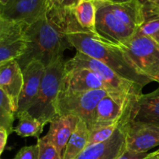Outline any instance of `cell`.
<instances>
[{
    "instance_id": "1",
    "label": "cell",
    "mask_w": 159,
    "mask_h": 159,
    "mask_svg": "<svg viewBox=\"0 0 159 159\" xmlns=\"http://www.w3.org/2000/svg\"><path fill=\"white\" fill-rule=\"evenodd\" d=\"M85 30L79 25L73 9L62 7L50 1L45 13L26 29L27 48L17 59L22 70L32 60L48 67L63 57L66 49L72 48L68 39L70 33Z\"/></svg>"
},
{
    "instance_id": "2",
    "label": "cell",
    "mask_w": 159,
    "mask_h": 159,
    "mask_svg": "<svg viewBox=\"0 0 159 159\" xmlns=\"http://www.w3.org/2000/svg\"><path fill=\"white\" fill-rule=\"evenodd\" d=\"M68 39L76 51L102 62L124 79L143 88L152 82L137 69L121 47L102 40L95 33L85 30L75 31L70 33Z\"/></svg>"
},
{
    "instance_id": "3",
    "label": "cell",
    "mask_w": 159,
    "mask_h": 159,
    "mask_svg": "<svg viewBox=\"0 0 159 159\" xmlns=\"http://www.w3.org/2000/svg\"><path fill=\"white\" fill-rule=\"evenodd\" d=\"M65 73V61L63 57L46 67L37 99L27 110L44 125L50 124L57 116V98Z\"/></svg>"
},
{
    "instance_id": "4",
    "label": "cell",
    "mask_w": 159,
    "mask_h": 159,
    "mask_svg": "<svg viewBox=\"0 0 159 159\" xmlns=\"http://www.w3.org/2000/svg\"><path fill=\"white\" fill-rule=\"evenodd\" d=\"M111 93L106 89L87 92H72L61 89L57 102V115H74L83 120L91 129L94 124L95 114L101 99Z\"/></svg>"
},
{
    "instance_id": "5",
    "label": "cell",
    "mask_w": 159,
    "mask_h": 159,
    "mask_svg": "<svg viewBox=\"0 0 159 159\" xmlns=\"http://www.w3.org/2000/svg\"><path fill=\"white\" fill-rule=\"evenodd\" d=\"M121 48L141 74L159 83V44L150 37L136 33Z\"/></svg>"
},
{
    "instance_id": "6",
    "label": "cell",
    "mask_w": 159,
    "mask_h": 159,
    "mask_svg": "<svg viewBox=\"0 0 159 159\" xmlns=\"http://www.w3.org/2000/svg\"><path fill=\"white\" fill-rule=\"evenodd\" d=\"M75 67L86 68L93 71L113 93H125L136 97L142 94L143 87L141 85L124 79L107 65L83 53L77 51L74 57L65 61L66 68Z\"/></svg>"
},
{
    "instance_id": "7",
    "label": "cell",
    "mask_w": 159,
    "mask_h": 159,
    "mask_svg": "<svg viewBox=\"0 0 159 159\" xmlns=\"http://www.w3.org/2000/svg\"><path fill=\"white\" fill-rule=\"evenodd\" d=\"M96 20L95 34L106 41L122 47L136 34L137 31L116 17L106 2L96 1Z\"/></svg>"
},
{
    "instance_id": "8",
    "label": "cell",
    "mask_w": 159,
    "mask_h": 159,
    "mask_svg": "<svg viewBox=\"0 0 159 159\" xmlns=\"http://www.w3.org/2000/svg\"><path fill=\"white\" fill-rule=\"evenodd\" d=\"M28 25L0 18V65L17 60L26 51Z\"/></svg>"
},
{
    "instance_id": "9",
    "label": "cell",
    "mask_w": 159,
    "mask_h": 159,
    "mask_svg": "<svg viewBox=\"0 0 159 159\" xmlns=\"http://www.w3.org/2000/svg\"><path fill=\"white\" fill-rule=\"evenodd\" d=\"M138 97L125 93H108L98 103L93 127L107 125L120 120L130 110Z\"/></svg>"
},
{
    "instance_id": "10",
    "label": "cell",
    "mask_w": 159,
    "mask_h": 159,
    "mask_svg": "<svg viewBox=\"0 0 159 159\" xmlns=\"http://www.w3.org/2000/svg\"><path fill=\"white\" fill-rule=\"evenodd\" d=\"M50 0H10L0 6V18L31 25L46 12Z\"/></svg>"
},
{
    "instance_id": "11",
    "label": "cell",
    "mask_w": 159,
    "mask_h": 159,
    "mask_svg": "<svg viewBox=\"0 0 159 159\" xmlns=\"http://www.w3.org/2000/svg\"><path fill=\"white\" fill-rule=\"evenodd\" d=\"M159 146V127L130 120L126 127L127 150L138 153H148V151Z\"/></svg>"
},
{
    "instance_id": "12",
    "label": "cell",
    "mask_w": 159,
    "mask_h": 159,
    "mask_svg": "<svg viewBox=\"0 0 159 159\" xmlns=\"http://www.w3.org/2000/svg\"><path fill=\"white\" fill-rule=\"evenodd\" d=\"M130 118V113L110 139L89 146L75 159H117L127 150L126 127Z\"/></svg>"
},
{
    "instance_id": "13",
    "label": "cell",
    "mask_w": 159,
    "mask_h": 159,
    "mask_svg": "<svg viewBox=\"0 0 159 159\" xmlns=\"http://www.w3.org/2000/svg\"><path fill=\"white\" fill-rule=\"evenodd\" d=\"M46 67L37 60H32L23 70V86L16 114L27 111L37 99Z\"/></svg>"
},
{
    "instance_id": "14",
    "label": "cell",
    "mask_w": 159,
    "mask_h": 159,
    "mask_svg": "<svg viewBox=\"0 0 159 159\" xmlns=\"http://www.w3.org/2000/svg\"><path fill=\"white\" fill-rule=\"evenodd\" d=\"M61 89L72 92L106 89L110 93H113L96 73L82 67L65 68Z\"/></svg>"
},
{
    "instance_id": "15",
    "label": "cell",
    "mask_w": 159,
    "mask_h": 159,
    "mask_svg": "<svg viewBox=\"0 0 159 159\" xmlns=\"http://www.w3.org/2000/svg\"><path fill=\"white\" fill-rule=\"evenodd\" d=\"M23 86V73L16 60L0 65V90L4 92L18 111V103Z\"/></svg>"
},
{
    "instance_id": "16",
    "label": "cell",
    "mask_w": 159,
    "mask_h": 159,
    "mask_svg": "<svg viewBox=\"0 0 159 159\" xmlns=\"http://www.w3.org/2000/svg\"><path fill=\"white\" fill-rule=\"evenodd\" d=\"M130 120L159 127V86L152 93L141 94L134 102Z\"/></svg>"
},
{
    "instance_id": "17",
    "label": "cell",
    "mask_w": 159,
    "mask_h": 159,
    "mask_svg": "<svg viewBox=\"0 0 159 159\" xmlns=\"http://www.w3.org/2000/svg\"><path fill=\"white\" fill-rule=\"evenodd\" d=\"M79 119L74 115H57L51 123L45 138L55 146L63 157L67 144L75 130Z\"/></svg>"
},
{
    "instance_id": "18",
    "label": "cell",
    "mask_w": 159,
    "mask_h": 159,
    "mask_svg": "<svg viewBox=\"0 0 159 159\" xmlns=\"http://www.w3.org/2000/svg\"><path fill=\"white\" fill-rule=\"evenodd\" d=\"M111 12L134 30L141 27L144 23V2L141 0H130L122 2H106Z\"/></svg>"
},
{
    "instance_id": "19",
    "label": "cell",
    "mask_w": 159,
    "mask_h": 159,
    "mask_svg": "<svg viewBox=\"0 0 159 159\" xmlns=\"http://www.w3.org/2000/svg\"><path fill=\"white\" fill-rule=\"evenodd\" d=\"M89 129L83 120H80L67 144L62 159H75L88 146Z\"/></svg>"
},
{
    "instance_id": "20",
    "label": "cell",
    "mask_w": 159,
    "mask_h": 159,
    "mask_svg": "<svg viewBox=\"0 0 159 159\" xmlns=\"http://www.w3.org/2000/svg\"><path fill=\"white\" fill-rule=\"evenodd\" d=\"M137 33L150 37L159 44V4L144 2V23Z\"/></svg>"
},
{
    "instance_id": "21",
    "label": "cell",
    "mask_w": 159,
    "mask_h": 159,
    "mask_svg": "<svg viewBox=\"0 0 159 159\" xmlns=\"http://www.w3.org/2000/svg\"><path fill=\"white\" fill-rule=\"evenodd\" d=\"M96 11L95 0H79L73 8V12L79 25L85 30L93 33H95Z\"/></svg>"
},
{
    "instance_id": "22",
    "label": "cell",
    "mask_w": 159,
    "mask_h": 159,
    "mask_svg": "<svg viewBox=\"0 0 159 159\" xmlns=\"http://www.w3.org/2000/svg\"><path fill=\"white\" fill-rule=\"evenodd\" d=\"M19 119L18 124L14 127V132L21 138H37L43 132L44 124L34 117L28 111L16 114Z\"/></svg>"
},
{
    "instance_id": "23",
    "label": "cell",
    "mask_w": 159,
    "mask_h": 159,
    "mask_svg": "<svg viewBox=\"0 0 159 159\" xmlns=\"http://www.w3.org/2000/svg\"><path fill=\"white\" fill-rule=\"evenodd\" d=\"M130 111H131V108H130V110L123 116L122 119L120 121H118V122L107 124V125L96 126V127H93V128L90 129L89 138L88 146H87V147L91 145H94V144H99V143L104 142V141L110 139V138L113 136V134L116 132V130L119 128L121 124L123 123V121L124 120V119L130 114Z\"/></svg>"
},
{
    "instance_id": "24",
    "label": "cell",
    "mask_w": 159,
    "mask_h": 159,
    "mask_svg": "<svg viewBox=\"0 0 159 159\" xmlns=\"http://www.w3.org/2000/svg\"><path fill=\"white\" fill-rule=\"evenodd\" d=\"M15 115H16V110L10 99L0 90V127H3L9 134L14 132Z\"/></svg>"
},
{
    "instance_id": "25",
    "label": "cell",
    "mask_w": 159,
    "mask_h": 159,
    "mask_svg": "<svg viewBox=\"0 0 159 159\" xmlns=\"http://www.w3.org/2000/svg\"><path fill=\"white\" fill-rule=\"evenodd\" d=\"M37 144L39 147L38 159H62V156L55 146L48 141L45 137L38 138Z\"/></svg>"
},
{
    "instance_id": "26",
    "label": "cell",
    "mask_w": 159,
    "mask_h": 159,
    "mask_svg": "<svg viewBox=\"0 0 159 159\" xmlns=\"http://www.w3.org/2000/svg\"><path fill=\"white\" fill-rule=\"evenodd\" d=\"M39 147L38 144L23 147L20 149L14 159H38Z\"/></svg>"
},
{
    "instance_id": "27",
    "label": "cell",
    "mask_w": 159,
    "mask_h": 159,
    "mask_svg": "<svg viewBox=\"0 0 159 159\" xmlns=\"http://www.w3.org/2000/svg\"><path fill=\"white\" fill-rule=\"evenodd\" d=\"M148 155V153H138L126 150L117 159H143Z\"/></svg>"
},
{
    "instance_id": "28",
    "label": "cell",
    "mask_w": 159,
    "mask_h": 159,
    "mask_svg": "<svg viewBox=\"0 0 159 159\" xmlns=\"http://www.w3.org/2000/svg\"><path fill=\"white\" fill-rule=\"evenodd\" d=\"M9 134L3 127H0V155L2 154L7 144Z\"/></svg>"
},
{
    "instance_id": "29",
    "label": "cell",
    "mask_w": 159,
    "mask_h": 159,
    "mask_svg": "<svg viewBox=\"0 0 159 159\" xmlns=\"http://www.w3.org/2000/svg\"><path fill=\"white\" fill-rule=\"evenodd\" d=\"M79 0H51L53 3L65 8L73 9L76 6Z\"/></svg>"
},
{
    "instance_id": "30",
    "label": "cell",
    "mask_w": 159,
    "mask_h": 159,
    "mask_svg": "<svg viewBox=\"0 0 159 159\" xmlns=\"http://www.w3.org/2000/svg\"><path fill=\"white\" fill-rule=\"evenodd\" d=\"M143 159H159V148L155 152L148 153V155Z\"/></svg>"
},
{
    "instance_id": "31",
    "label": "cell",
    "mask_w": 159,
    "mask_h": 159,
    "mask_svg": "<svg viewBox=\"0 0 159 159\" xmlns=\"http://www.w3.org/2000/svg\"><path fill=\"white\" fill-rule=\"evenodd\" d=\"M10 0H0V5L1 6H5L6 4H7Z\"/></svg>"
},
{
    "instance_id": "32",
    "label": "cell",
    "mask_w": 159,
    "mask_h": 159,
    "mask_svg": "<svg viewBox=\"0 0 159 159\" xmlns=\"http://www.w3.org/2000/svg\"><path fill=\"white\" fill-rule=\"evenodd\" d=\"M110 1L114 2H122L130 1V0H110ZM141 1H143V2H144V0H141Z\"/></svg>"
},
{
    "instance_id": "33",
    "label": "cell",
    "mask_w": 159,
    "mask_h": 159,
    "mask_svg": "<svg viewBox=\"0 0 159 159\" xmlns=\"http://www.w3.org/2000/svg\"><path fill=\"white\" fill-rule=\"evenodd\" d=\"M144 1H148L149 2H152V3H157L158 0H144Z\"/></svg>"
},
{
    "instance_id": "34",
    "label": "cell",
    "mask_w": 159,
    "mask_h": 159,
    "mask_svg": "<svg viewBox=\"0 0 159 159\" xmlns=\"http://www.w3.org/2000/svg\"><path fill=\"white\" fill-rule=\"evenodd\" d=\"M96 1H101V2H107V1H110V0H96Z\"/></svg>"
},
{
    "instance_id": "35",
    "label": "cell",
    "mask_w": 159,
    "mask_h": 159,
    "mask_svg": "<svg viewBox=\"0 0 159 159\" xmlns=\"http://www.w3.org/2000/svg\"><path fill=\"white\" fill-rule=\"evenodd\" d=\"M157 4H159V0H158V2H157Z\"/></svg>"
},
{
    "instance_id": "36",
    "label": "cell",
    "mask_w": 159,
    "mask_h": 159,
    "mask_svg": "<svg viewBox=\"0 0 159 159\" xmlns=\"http://www.w3.org/2000/svg\"><path fill=\"white\" fill-rule=\"evenodd\" d=\"M50 1H51V0H50Z\"/></svg>"
}]
</instances>
